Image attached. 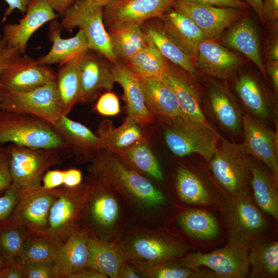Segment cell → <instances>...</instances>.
I'll use <instances>...</instances> for the list:
<instances>
[{"instance_id":"6da1fadb","label":"cell","mask_w":278,"mask_h":278,"mask_svg":"<svg viewBox=\"0 0 278 278\" xmlns=\"http://www.w3.org/2000/svg\"><path fill=\"white\" fill-rule=\"evenodd\" d=\"M91 176L122 198L130 216L152 224L166 203V197L146 176L106 150H97L89 161Z\"/></svg>"},{"instance_id":"7a4b0ae2","label":"cell","mask_w":278,"mask_h":278,"mask_svg":"<svg viewBox=\"0 0 278 278\" xmlns=\"http://www.w3.org/2000/svg\"><path fill=\"white\" fill-rule=\"evenodd\" d=\"M87 180L89 192L79 223L91 238L117 244L128 228L126 204L118 194L91 175Z\"/></svg>"},{"instance_id":"3957f363","label":"cell","mask_w":278,"mask_h":278,"mask_svg":"<svg viewBox=\"0 0 278 278\" xmlns=\"http://www.w3.org/2000/svg\"><path fill=\"white\" fill-rule=\"evenodd\" d=\"M151 224L128 227L117 244L126 260L155 262L185 255L188 248L184 244Z\"/></svg>"},{"instance_id":"277c9868","label":"cell","mask_w":278,"mask_h":278,"mask_svg":"<svg viewBox=\"0 0 278 278\" xmlns=\"http://www.w3.org/2000/svg\"><path fill=\"white\" fill-rule=\"evenodd\" d=\"M5 143L58 151L68 148L50 124L31 115L0 107V144Z\"/></svg>"},{"instance_id":"5b68a950","label":"cell","mask_w":278,"mask_h":278,"mask_svg":"<svg viewBox=\"0 0 278 278\" xmlns=\"http://www.w3.org/2000/svg\"><path fill=\"white\" fill-rule=\"evenodd\" d=\"M215 180L230 196H250L251 157L240 147L221 138L208 162Z\"/></svg>"},{"instance_id":"8992f818","label":"cell","mask_w":278,"mask_h":278,"mask_svg":"<svg viewBox=\"0 0 278 278\" xmlns=\"http://www.w3.org/2000/svg\"><path fill=\"white\" fill-rule=\"evenodd\" d=\"M221 212L229 241L249 250L254 244L264 240L268 221L250 196H230Z\"/></svg>"},{"instance_id":"52a82bcc","label":"cell","mask_w":278,"mask_h":278,"mask_svg":"<svg viewBox=\"0 0 278 278\" xmlns=\"http://www.w3.org/2000/svg\"><path fill=\"white\" fill-rule=\"evenodd\" d=\"M164 139L169 149L176 156L199 154L207 162L214 155L221 137L209 124L182 117L167 118Z\"/></svg>"},{"instance_id":"ba28073f","label":"cell","mask_w":278,"mask_h":278,"mask_svg":"<svg viewBox=\"0 0 278 278\" xmlns=\"http://www.w3.org/2000/svg\"><path fill=\"white\" fill-rule=\"evenodd\" d=\"M57 197L51 205L46 229L36 236L48 239L56 246L64 242L79 223L89 192L87 180L75 187L55 188Z\"/></svg>"},{"instance_id":"9c48e42d","label":"cell","mask_w":278,"mask_h":278,"mask_svg":"<svg viewBox=\"0 0 278 278\" xmlns=\"http://www.w3.org/2000/svg\"><path fill=\"white\" fill-rule=\"evenodd\" d=\"M11 186L22 192L42 185L45 172L49 168L61 165L62 158L58 150L33 148L10 144Z\"/></svg>"},{"instance_id":"30bf717a","label":"cell","mask_w":278,"mask_h":278,"mask_svg":"<svg viewBox=\"0 0 278 278\" xmlns=\"http://www.w3.org/2000/svg\"><path fill=\"white\" fill-rule=\"evenodd\" d=\"M104 6L91 0H75L66 10L60 23L67 30L79 27L85 33L89 49L100 53L111 63H115L118 61L103 22Z\"/></svg>"},{"instance_id":"8fae6325","label":"cell","mask_w":278,"mask_h":278,"mask_svg":"<svg viewBox=\"0 0 278 278\" xmlns=\"http://www.w3.org/2000/svg\"><path fill=\"white\" fill-rule=\"evenodd\" d=\"M0 107L37 117L53 126L63 115L56 80L27 92L0 87Z\"/></svg>"},{"instance_id":"7c38bea8","label":"cell","mask_w":278,"mask_h":278,"mask_svg":"<svg viewBox=\"0 0 278 278\" xmlns=\"http://www.w3.org/2000/svg\"><path fill=\"white\" fill-rule=\"evenodd\" d=\"M249 249L229 241L222 248L209 253H192L180 258L191 269L205 266L218 278H245L248 274Z\"/></svg>"},{"instance_id":"4fadbf2b","label":"cell","mask_w":278,"mask_h":278,"mask_svg":"<svg viewBox=\"0 0 278 278\" xmlns=\"http://www.w3.org/2000/svg\"><path fill=\"white\" fill-rule=\"evenodd\" d=\"M57 197L55 189H46L42 185L23 190L6 222L23 225L36 236L46 229L49 210Z\"/></svg>"},{"instance_id":"5bb4252c","label":"cell","mask_w":278,"mask_h":278,"mask_svg":"<svg viewBox=\"0 0 278 278\" xmlns=\"http://www.w3.org/2000/svg\"><path fill=\"white\" fill-rule=\"evenodd\" d=\"M171 8L192 19L205 39L218 38L222 31L245 15L247 9L218 7L176 0Z\"/></svg>"},{"instance_id":"9a60e30c","label":"cell","mask_w":278,"mask_h":278,"mask_svg":"<svg viewBox=\"0 0 278 278\" xmlns=\"http://www.w3.org/2000/svg\"><path fill=\"white\" fill-rule=\"evenodd\" d=\"M56 74L37 59L20 54L7 64L0 75V87L27 92L56 80Z\"/></svg>"},{"instance_id":"2e32d148","label":"cell","mask_w":278,"mask_h":278,"mask_svg":"<svg viewBox=\"0 0 278 278\" xmlns=\"http://www.w3.org/2000/svg\"><path fill=\"white\" fill-rule=\"evenodd\" d=\"M244 141L239 146L264 163L278 178V134L266 125L243 113Z\"/></svg>"},{"instance_id":"e0dca14e","label":"cell","mask_w":278,"mask_h":278,"mask_svg":"<svg viewBox=\"0 0 278 278\" xmlns=\"http://www.w3.org/2000/svg\"><path fill=\"white\" fill-rule=\"evenodd\" d=\"M176 0H112L103 8L105 27L125 22L142 24L150 19L162 20Z\"/></svg>"},{"instance_id":"ac0fdd59","label":"cell","mask_w":278,"mask_h":278,"mask_svg":"<svg viewBox=\"0 0 278 278\" xmlns=\"http://www.w3.org/2000/svg\"><path fill=\"white\" fill-rule=\"evenodd\" d=\"M205 110L207 115L222 131L229 135L242 132L243 112L229 89L212 82L208 88Z\"/></svg>"},{"instance_id":"d6986e66","label":"cell","mask_w":278,"mask_h":278,"mask_svg":"<svg viewBox=\"0 0 278 278\" xmlns=\"http://www.w3.org/2000/svg\"><path fill=\"white\" fill-rule=\"evenodd\" d=\"M90 238L86 230L78 223L66 239L57 246L53 263V278H69L88 267Z\"/></svg>"},{"instance_id":"ffe728a7","label":"cell","mask_w":278,"mask_h":278,"mask_svg":"<svg viewBox=\"0 0 278 278\" xmlns=\"http://www.w3.org/2000/svg\"><path fill=\"white\" fill-rule=\"evenodd\" d=\"M57 18L58 14L46 1L31 0L19 23L4 26L3 38L9 46L16 48L21 54H24L32 35L46 23Z\"/></svg>"},{"instance_id":"44dd1931","label":"cell","mask_w":278,"mask_h":278,"mask_svg":"<svg viewBox=\"0 0 278 278\" xmlns=\"http://www.w3.org/2000/svg\"><path fill=\"white\" fill-rule=\"evenodd\" d=\"M190 74L175 64H170L161 79L173 92L182 117L205 124L207 123L197 87Z\"/></svg>"},{"instance_id":"7402d4cb","label":"cell","mask_w":278,"mask_h":278,"mask_svg":"<svg viewBox=\"0 0 278 278\" xmlns=\"http://www.w3.org/2000/svg\"><path fill=\"white\" fill-rule=\"evenodd\" d=\"M234 90L247 114L265 125L275 121L276 106L255 77L247 74L241 75L234 84Z\"/></svg>"},{"instance_id":"603a6c76","label":"cell","mask_w":278,"mask_h":278,"mask_svg":"<svg viewBox=\"0 0 278 278\" xmlns=\"http://www.w3.org/2000/svg\"><path fill=\"white\" fill-rule=\"evenodd\" d=\"M100 53L88 49L80 57L78 70L80 79L79 102L90 100L100 89L110 91L115 83L110 66Z\"/></svg>"},{"instance_id":"cb8c5ba5","label":"cell","mask_w":278,"mask_h":278,"mask_svg":"<svg viewBox=\"0 0 278 278\" xmlns=\"http://www.w3.org/2000/svg\"><path fill=\"white\" fill-rule=\"evenodd\" d=\"M110 70L114 82L123 89L128 116L141 125L152 123L154 116L145 102L140 77L121 62L111 63Z\"/></svg>"},{"instance_id":"d4e9b609","label":"cell","mask_w":278,"mask_h":278,"mask_svg":"<svg viewBox=\"0 0 278 278\" xmlns=\"http://www.w3.org/2000/svg\"><path fill=\"white\" fill-rule=\"evenodd\" d=\"M194 62L206 74L227 79L242 64V59L215 40L205 39L198 46Z\"/></svg>"},{"instance_id":"484cf974","label":"cell","mask_w":278,"mask_h":278,"mask_svg":"<svg viewBox=\"0 0 278 278\" xmlns=\"http://www.w3.org/2000/svg\"><path fill=\"white\" fill-rule=\"evenodd\" d=\"M230 27L223 38V44L248 58L257 66L267 81L268 75L260 53V38L253 22L243 16Z\"/></svg>"},{"instance_id":"4316f807","label":"cell","mask_w":278,"mask_h":278,"mask_svg":"<svg viewBox=\"0 0 278 278\" xmlns=\"http://www.w3.org/2000/svg\"><path fill=\"white\" fill-rule=\"evenodd\" d=\"M62 28L57 19L50 22L48 36L52 42V46L48 53L37 59L39 64L60 65L80 56L89 49L86 37L81 29H79L74 37L64 39L61 36Z\"/></svg>"},{"instance_id":"83f0119b","label":"cell","mask_w":278,"mask_h":278,"mask_svg":"<svg viewBox=\"0 0 278 278\" xmlns=\"http://www.w3.org/2000/svg\"><path fill=\"white\" fill-rule=\"evenodd\" d=\"M141 26L147 38L164 58L192 76L197 75L194 61L167 32L161 20L150 19Z\"/></svg>"},{"instance_id":"f1b7e54d","label":"cell","mask_w":278,"mask_h":278,"mask_svg":"<svg viewBox=\"0 0 278 278\" xmlns=\"http://www.w3.org/2000/svg\"><path fill=\"white\" fill-rule=\"evenodd\" d=\"M81 162H89L101 149L99 137L86 126L62 115L53 126Z\"/></svg>"},{"instance_id":"f546056e","label":"cell","mask_w":278,"mask_h":278,"mask_svg":"<svg viewBox=\"0 0 278 278\" xmlns=\"http://www.w3.org/2000/svg\"><path fill=\"white\" fill-rule=\"evenodd\" d=\"M140 125L129 116L118 127H114L109 120H103L96 134L100 140L101 149L117 155L126 151L143 140Z\"/></svg>"},{"instance_id":"4dcf8cb0","label":"cell","mask_w":278,"mask_h":278,"mask_svg":"<svg viewBox=\"0 0 278 278\" xmlns=\"http://www.w3.org/2000/svg\"><path fill=\"white\" fill-rule=\"evenodd\" d=\"M261 162L251 158V187L255 201L260 210L277 221V178Z\"/></svg>"},{"instance_id":"1f68e13d","label":"cell","mask_w":278,"mask_h":278,"mask_svg":"<svg viewBox=\"0 0 278 278\" xmlns=\"http://www.w3.org/2000/svg\"><path fill=\"white\" fill-rule=\"evenodd\" d=\"M161 21L167 32L194 61L199 45L205 39L200 29L189 17L171 7Z\"/></svg>"},{"instance_id":"d6a6232c","label":"cell","mask_w":278,"mask_h":278,"mask_svg":"<svg viewBox=\"0 0 278 278\" xmlns=\"http://www.w3.org/2000/svg\"><path fill=\"white\" fill-rule=\"evenodd\" d=\"M141 25L125 22L107 27L111 48L118 62H126L149 43Z\"/></svg>"},{"instance_id":"836d02e7","label":"cell","mask_w":278,"mask_h":278,"mask_svg":"<svg viewBox=\"0 0 278 278\" xmlns=\"http://www.w3.org/2000/svg\"><path fill=\"white\" fill-rule=\"evenodd\" d=\"M140 78L145 102L154 116L167 119L182 117L175 93L160 78Z\"/></svg>"},{"instance_id":"e575fe53","label":"cell","mask_w":278,"mask_h":278,"mask_svg":"<svg viewBox=\"0 0 278 278\" xmlns=\"http://www.w3.org/2000/svg\"><path fill=\"white\" fill-rule=\"evenodd\" d=\"M88 267L104 274L107 278H120L127 262L118 245L90 238Z\"/></svg>"},{"instance_id":"d590c367","label":"cell","mask_w":278,"mask_h":278,"mask_svg":"<svg viewBox=\"0 0 278 278\" xmlns=\"http://www.w3.org/2000/svg\"><path fill=\"white\" fill-rule=\"evenodd\" d=\"M80 56L59 65L56 74L57 89L63 115H67L79 102L80 87L78 61Z\"/></svg>"},{"instance_id":"8d00e7d4","label":"cell","mask_w":278,"mask_h":278,"mask_svg":"<svg viewBox=\"0 0 278 278\" xmlns=\"http://www.w3.org/2000/svg\"><path fill=\"white\" fill-rule=\"evenodd\" d=\"M179 227L190 237L210 240L216 238L220 233L218 220L206 211L190 209L183 211L177 219Z\"/></svg>"},{"instance_id":"74e56055","label":"cell","mask_w":278,"mask_h":278,"mask_svg":"<svg viewBox=\"0 0 278 278\" xmlns=\"http://www.w3.org/2000/svg\"><path fill=\"white\" fill-rule=\"evenodd\" d=\"M176 189L179 199L184 203L201 205L212 203L208 189L203 180L195 172L187 168H177Z\"/></svg>"},{"instance_id":"f35d334b","label":"cell","mask_w":278,"mask_h":278,"mask_svg":"<svg viewBox=\"0 0 278 278\" xmlns=\"http://www.w3.org/2000/svg\"><path fill=\"white\" fill-rule=\"evenodd\" d=\"M123 63L141 78H161L169 66L168 61L150 41L146 47Z\"/></svg>"},{"instance_id":"ab89813d","label":"cell","mask_w":278,"mask_h":278,"mask_svg":"<svg viewBox=\"0 0 278 278\" xmlns=\"http://www.w3.org/2000/svg\"><path fill=\"white\" fill-rule=\"evenodd\" d=\"M249 264L252 269L250 277H275L278 274V242L264 240L250 248Z\"/></svg>"},{"instance_id":"60d3db41","label":"cell","mask_w":278,"mask_h":278,"mask_svg":"<svg viewBox=\"0 0 278 278\" xmlns=\"http://www.w3.org/2000/svg\"><path fill=\"white\" fill-rule=\"evenodd\" d=\"M117 156L144 176L157 181H163L164 175L159 161L143 140Z\"/></svg>"},{"instance_id":"b9f144b4","label":"cell","mask_w":278,"mask_h":278,"mask_svg":"<svg viewBox=\"0 0 278 278\" xmlns=\"http://www.w3.org/2000/svg\"><path fill=\"white\" fill-rule=\"evenodd\" d=\"M148 278H195L196 271L182 265L179 258L155 262L128 261Z\"/></svg>"},{"instance_id":"7bdbcfd3","label":"cell","mask_w":278,"mask_h":278,"mask_svg":"<svg viewBox=\"0 0 278 278\" xmlns=\"http://www.w3.org/2000/svg\"><path fill=\"white\" fill-rule=\"evenodd\" d=\"M30 236L25 227L5 222L0 227L1 254L7 261H19L20 254Z\"/></svg>"},{"instance_id":"ee69618b","label":"cell","mask_w":278,"mask_h":278,"mask_svg":"<svg viewBox=\"0 0 278 278\" xmlns=\"http://www.w3.org/2000/svg\"><path fill=\"white\" fill-rule=\"evenodd\" d=\"M57 246L41 236H30L19 258L21 264L35 262L53 263L56 257Z\"/></svg>"},{"instance_id":"f6af8a7d","label":"cell","mask_w":278,"mask_h":278,"mask_svg":"<svg viewBox=\"0 0 278 278\" xmlns=\"http://www.w3.org/2000/svg\"><path fill=\"white\" fill-rule=\"evenodd\" d=\"M21 192L10 185L0 196V227L9 218L19 200Z\"/></svg>"},{"instance_id":"bcb514c9","label":"cell","mask_w":278,"mask_h":278,"mask_svg":"<svg viewBox=\"0 0 278 278\" xmlns=\"http://www.w3.org/2000/svg\"><path fill=\"white\" fill-rule=\"evenodd\" d=\"M95 108L97 113L102 115H116L120 112L119 99L114 93L107 92L99 98Z\"/></svg>"},{"instance_id":"7dc6e473","label":"cell","mask_w":278,"mask_h":278,"mask_svg":"<svg viewBox=\"0 0 278 278\" xmlns=\"http://www.w3.org/2000/svg\"><path fill=\"white\" fill-rule=\"evenodd\" d=\"M51 262H35L23 264V278H53Z\"/></svg>"},{"instance_id":"c3c4849f","label":"cell","mask_w":278,"mask_h":278,"mask_svg":"<svg viewBox=\"0 0 278 278\" xmlns=\"http://www.w3.org/2000/svg\"><path fill=\"white\" fill-rule=\"evenodd\" d=\"M9 165L10 153L8 148L0 144V193L5 192L11 184Z\"/></svg>"},{"instance_id":"681fc988","label":"cell","mask_w":278,"mask_h":278,"mask_svg":"<svg viewBox=\"0 0 278 278\" xmlns=\"http://www.w3.org/2000/svg\"><path fill=\"white\" fill-rule=\"evenodd\" d=\"M65 170H48L44 173L42 186L46 189L51 190L63 185Z\"/></svg>"},{"instance_id":"f907efd6","label":"cell","mask_w":278,"mask_h":278,"mask_svg":"<svg viewBox=\"0 0 278 278\" xmlns=\"http://www.w3.org/2000/svg\"><path fill=\"white\" fill-rule=\"evenodd\" d=\"M196 4L218 7L247 9L250 6L239 0H185Z\"/></svg>"},{"instance_id":"816d5d0a","label":"cell","mask_w":278,"mask_h":278,"mask_svg":"<svg viewBox=\"0 0 278 278\" xmlns=\"http://www.w3.org/2000/svg\"><path fill=\"white\" fill-rule=\"evenodd\" d=\"M262 14L264 23H277L278 0H262Z\"/></svg>"},{"instance_id":"f5cc1de1","label":"cell","mask_w":278,"mask_h":278,"mask_svg":"<svg viewBox=\"0 0 278 278\" xmlns=\"http://www.w3.org/2000/svg\"><path fill=\"white\" fill-rule=\"evenodd\" d=\"M20 54L18 49L9 46L3 38L0 40V75L6 65Z\"/></svg>"},{"instance_id":"db71d44e","label":"cell","mask_w":278,"mask_h":278,"mask_svg":"<svg viewBox=\"0 0 278 278\" xmlns=\"http://www.w3.org/2000/svg\"><path fill=\"white\" fill-rule=\"evenodd\" d=\"M22 264L19 261L6 260L5 264L0 269V278H23Z\"/></svg>"},{"instance_id":"11a10c76","label":"cell","mask_w":278,"mask_h":278,"mask_svg":"<svg viewBox=\"0 0 278 278\" xmlns=\"http://www.w3.org/2000/svg\"><path fill=\"white\" fill-rule=\"evenodd\" d=\"M82 174L80 170L70 168L65 170L63 185L67 187H75L82 182Z\"/></svg>"},{"instance_id":"9f6ffc18","label":"cell","mask_w":278,"mask_h":278,"mask_svg":"<svg viewBox=\"0 0 278 278\" xmlns=\"http://www.w3.org/2000/svg\"><path fill=\"white\" fill-rule=\"evenodd\" d=\"M8 5L4 16V20L9 16L15 9L19 10L25 14L31 0H4Z\"/></svg>"},{"instance_id":"6f0895ef","label":"cell","mask_w":278,"mask_h":278,"mask_svg":"<svg viewBox=\"0 0 278 278\" xmlns=\"http://www.w3.org/2000/svg\"><path fill=\"white\" fill-rule=\"evenodd\" d=\"M266 71L272 83L274 89L277 93L278 91V60H269L265 65Z\"/></svg>"},{"instance_id":"680465c9","label":"cell","mask_w":278,"mask_h":278,"mask_svg":"<svg viewBox=\"0 0 278 278\" xmlns=\"http://www.w3.org/2000/svg\"><path fill=\"white\" fill-rule=\"evenodd\" d=\"M59 15L62 17L75 0H44Z\"/></svg>"},{"instance_id":"91938a15","label":"cell","mask_w":278,"mask_h":278,"mask_svg":"<svg viewBox=\"0 0 278 278\" xmlns=\"http://www.w3.org/2000/svg\"><path fill=\"white\" fill-rule=\"evenodd\" d=\"M69 278H107L102 273L89 267H85L71 275Z\"/></svg>"},{"instance_id":"94428289","label":"cell","mask_w":278,"mask_h":278,"mask_svg":"<svg viewBox=\"0 0 278 278\" xmlns=\"http://www.w3.org/2000/svg\"><path fill=\"white\" fill-rule=\"evenodd\" d=\"M144 277L140 271L130 262L127 260L120 274V278Z\"/></svg>"},{"instance_id":"6125c7cd","label":"cell","mask_w":278,"mask_h":278,"mask_svg":"<svg viewBox=\"0 0 278 278\" xmlns=\"http://www.w3.org/2000/svg\"><path fill=\"white\" fill-rule=\"evenodd\" d=\"M267 57L269 60H278V42L275 39L268 48Z\"/></svg>"},{"instance_id":"be15d7a7","label":"cell","mask_w":278,"mask_h":278,"mask_svg":"<svg viewBox=\"0 0 278 278\" xmlns=\"http://www.w3.org/2000/svg\"><path fill=\"white\" fill-rule=\"evenodd\" d=\"M247 3L255 11L260 20L264 22L262 14V0H239Z\"/></svg>"},{"instance_id":"e7e4bbea","label":"cell","mask_w":278,"mask_h":278,"mask_svg":"<svg viewBox=\"0 0 278 278\" xmlns=\"http://www.w3.org/2000/svg\"><path fill=\"white\" fill-rule=\"evenodd\" d=\"M98 3H100L102 4H103L105 5L107 3H108L109 2L111 1L112 0H91Z\"/></svg>"},{"instance_id":"03108f58","label":"cell","mask_w":278,"mask_h":278,"mask_svg":"<svg viewBox=\"0 0 278 278\" xmlns=\"http://www.w3.org/2000/svg\"><path fill=\"white\" fill-rule=\"evenodd\" d=\"M6 260L0 254V269L3 267L5 264Z\"/></svg>"},{"instance_id":"003e7915","label":"cell","mask_w":278,"mask_h":278,"mask_svg":"<svg viewBox=\"0 0 278 278\" xmlns=\"http://www.w3.org/2000/svg\"><path fill=\"white\" fill-rule=\"evenodd\" d=\"M3 38V34L0 32V40Z\"/></svg>"}]
</instances>
